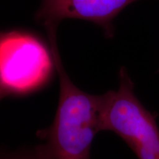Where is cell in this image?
<instances>
[{
	"label": "cell",
	"instance_id": "3957f363",
	"mask_svg": "<svg viewBox=\"0 0 159 159\" xmlns=\"http://www.w3.org/2000/svg\"><path fill=\"white\" fill-rule=\"evenodd\" d=\"M50 54L42 42L30 33L12 31L2 35L1 97L27 94L45 85L54 65Z\"/></svg>",
	"mask_w": 159,
	"mask_h": 159
},
{
	"label": "cell",
	"instance_id": "5b68a950",
	"mask_svg": "<svg viewBox=\"0 0 159 159\" xmlns=\"http://www.w3.org/2000/svg\"><path fill=\"white\" fill-rule=\"evenodd\" d=\"M2 159H39L35 156L33 150L27 151V152H13L5 156Z\"/></svg>",
	"mask_w": 159,
	"mask_h": 159
},
{
	"label": "cell",
	"instance_id": "7a4b0ae2",
	"mask_svg": "<svg viewBox=\"0 0 159 159\" xmlns=\"http://www.w3.org/2000/svg\"><path fill=\"white\" fill-rule=\"evenodd\" d=\"M116 91L103 95L101 111L102 130L118 135L138 159H159V128L156 115L141 103L126 69L119 74Z\"/></svg>",
	"mask_w": 159,
	"mask_h": 159
},
{
	"label": "cell",
	"instance_id": "6da1fadb",
	"mask_svg": "<svg viewBox=\"0 0 159 159\" xmlns=\"http://www.w3.org/2000/svg\"><path fill=\"white\" fill-rule=\"evenodd\" d=\"M56 37L49 39L54 66L58 74L60 94L52 123L37 136L44 143L33 148L39 159H91L93 139L101 128L103 95L80 90L63 68Z\"/></svg>",
	"mask_w": 159,
	"mask_h": 159
},
{
	"label": "cell",
	"instance_id": "277c9868",
	"mask_svg": "<svg viewBox=\"0 0 159 159\" xmlns=\"http://www.w3.org/2000/svg\"><path fill=\"white\" fill-rule=\"evenodd\" d=\"M136 0H41L35 14L46 31L55 30L66 19L91 21L102 27L107 38L114 35L113 21L125 7Z\"/></svg>",
	"mask_w": 159,
	"mask_h": 159
}]
</instances>
